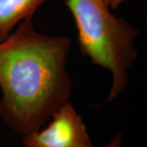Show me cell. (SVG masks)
<instances>
[{"mask_svg":"<svg viewBox=\"0 0 147 147\" xmlns=\"http://www.w3.org/2000/svg\"><path fill=\"white\" fill-rule=\"evenodd\" d=\"M123 140V134L120 132H118L112 139H110L107 143L102 145L100 147H121Z\"/></svg>","mask_w":147,"mask_h":147,"instance_id":"cell-5","label":"cell"},{"mask_svg":"<svg viewBox=\"0 0 147 147\" xmlns=\"http://www.w3.org/2000/svg\"><path fill=\"white\" fill-rule=\"evenodd\" d=\"M70 47L68 37L42 34L31 20L0 42V117L16 134L40 129L69 101Z\"/></svg>","mask_w":147,"mask_h":147,"instance_id":"cell-1","label":"cell"},{"mask_svg":"<svg viewBox=\"0 0 147 147\" xmlns=\"http://www.w3.org/2000/svg\"><path fill=\"white\" fill-rule=\"evenodd\" d=\"M78 30L81 52L92 62L110 73L108 100L119 97L127 87L129 71L138 53L140 34L129 21L115 16L104 0H65Z\"/></svg>","mask_w":147,"mask_h":147,"instance_id":"cell-2","label":"cell"},{"mask_svg":"<svg viewBox=\"0 0 147 147\" xmlns=\"http://www.w3.org/2000/svg\"><path fill=\"white\" fill-rule=\"evenodd\" d=\"M42 130L23 137L26 147H94L83 118L70 101L52 116Z\"/></svg>","mask_w":147,"mask_h":147,"instance_id":"cell-3","label":"cell"},{"mask_svg":"<svg viewBox=\"0 0 147 147\" xmlns=\"http://www.w3.org/2000/svg\"><path fill=\"white\" fill-rule=\"evenodd\" d=\"M104 1H105V3H107L108 5L110 6V1H111V0H104Z\"/></svg>","mask_w":147,"mask_h":147,"instance_id":"cell-7","label":"cell"},{"mask_svg":"<svg viewBox=\"0 0 147 147\" xmlns=\"http://www.w3.org/2000/svg\"><path fill=\"white\" fill-rule=\"evenodd\" d=\"M47 0H0V42L25 20H31L37 9Z\"/></svg>","mask_w":147,"mask_h":147,"instance_id":"cell-4","label":"cell"},{"mask_svg":"<svg viewBox=\"0 0 147 147\" xmlns=\"http://www.w3.org/2000/svg\"><path fill=\"white\" fill-rule=\"evenodd\" d=\"M126 1L127 0H111L110 3V7L111 9H115L118 7H119L122 3H125Z\"/></svg>","mask_w":147,"mask_h":147,"instance_id":"cell-6","label":"cell"}]
</instances>
